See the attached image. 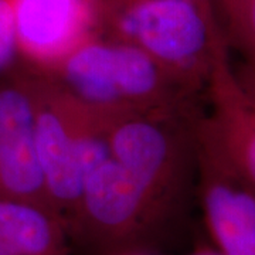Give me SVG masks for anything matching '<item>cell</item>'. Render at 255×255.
I'll use <instances>...</instances> for the list:
<instances>
[{"instance_id":"cell-1","label":"cell","mask_w":255,"mask_h":255,"mask_svg":"<svg viewBox=\"0 0 255 255\" xmlns=\"http://www.w3.org/2000/svg\"><path fill=\"white\" fill-rule=\"evenodd\" d=\"M47 78L111 118L193 117L197 94L133 46L98 36L75 50Z\"/></svg>"},{"instance_id":"cell-2","label":"cell","mask_w":255,"mask_h":255,"mask_svg":"<svg viewBox=\"0 0 255 255\" xmlns=\"http://www.w3.org/2000/svg\"><path fill=\"white\" fill-rule=\"evenodd\" d=\"M102 36L133 46L194 94L206 91L219 47L216 13L187 0H122L102 6Z\"/></svg>"},{"instance_id":"cell-3","label":"cell","mask_w":255,"mask_h":255,"mask_svg":"<svg viewBox=\"0 0 255 255\" xmlns=\"http://www.w3.org/2000/svg\"><path fill=\"white\" fill-rule=\"evenodd\" d=\"M24 71L33 90L36 149L47 194L68 226L85 176L110 150L108 135L115 118L84 105L44 75Z\"/></svg>"},{"instance_id":"cell-4","label":"cell","mask_w":255,"mask_h":255,"mask_svg":"<svg viewBox=\"0 0 255 255\" xmlns=\"http://www.w3.org/2000/svg\"><path fill=\"white\" fill-rule=\"evenodd\" d=\"M194 166L204 223L221 255H255V190L220 150L203 118L194 122Z\"/></svg>"},{"instance_id":"cell-5","label":"cell","mask_w":255,"mask_h":255,"mask_svg":"<svg viewBox=\"0 0 255 255\" xmlns=\"http://www.w3.org/2000/svg\"><path fill=\"white\" fill-rule=\"evenodd\" d=\"M17 65L48 75L102 36L101 0H10Z\"/></svg>"},{"instance_id":"cell-6","label":"cell","mask_w":255,"mask_h":255,"mask_svg":"<svg viewBox=\"0 0 255 255\" xmlns=\"http://www.w3.org/2000/svg\"><path fill=\"white\" fill-rule=\"evenodd\" d=\"M4 75L0 81V193L51 206L37 156L30 77L17 65Z\"/></svg>"},{"instance_id":"cell-7","label":"cell","mask_w":255,"mask_h":255,"mask_svg":"<svg viewBox=\"0 0 255 255\" xmlns=\"http://www.w3.org/2000/svg\"><path fill=\"white\" fill-rule=\"evenodd\" d=\"M210 115L203 118L220 150L255 190V104L230 61L228 43L219 47L206 87Z\"/></svg>"},{"instance_id":"cell-8","label":"cell","mask_w":255,"mask_h":255,"mask_svg":"<svg viewBox=\"0 0 255 255\" xmlns=\"http://www.w3.org/2000/svg\"><path fill=\"white\" fill-rule=\"evenodd\" d=\"M68 230L51 206L0 193V255H68Z\"/></svg>"},{"instance_id":"cell-9","label":"cell","mask_w":255,"mask_h":255,"mask_svg":"<svg viewBox=\"0 0 255 255\" xmlns=\"http://www.w3.org/2000/svg\"><path fill=\"white\" fill-rule=\"evenodd\" d=\"M227 23V43L255 65V0H220Z\"/></svg>"},{"instance_id":"cell-10","label":"cell","mask_w":255,"mask_h":255,"mask_svg":"<svg viewBox=\"0 0 255 255\" xmlns=\"http://www.w3.org/2000/svg\"><path fill=\"white\" fill-rule=\"evenodd\" d=\"M17 65L13 14L10 0H0V75L11 71Z\"/></svg>"},{"instance_id":"cell-11","label":"cell","mask_w":255,"mask_h":255,"mask_svg":"<svg viewBox=\"0 0 255 255\" xmlns=\"http://www.w3.org/2000/svg\"><path fill=\"white\" fill-rule=\"evenodd\" d=\"M236 73H237L240 84L243 85L248 97L254 101L255 104V65L244 63L240 68L236 70Z\"/></svg>"},{"instance_id":"cell-12","label":"cell","mask_w":255,"mask_h":255,"mask_svg":"<svg viewBox=\"0 0 255 255\" xmlns=\"http://www.w3.org/2000/svg\"><path fill=\"white\" fill-rule=\"evenodd\" d=\"M118 1H122V0H101L102 6H107V4H112V3H118ZM187 1H191L197 6H200L201 9L207 10V11H213L214 13V7H213V1L211 0H187Z\"/></svg>"},{"instance_id":"cell-13","label":"cell","mask_w":255,"mask_h":255,"mask_svg":"<svg viewBox=\"0 0 255 255\" xmlns=\"http://www.w3.org/2000/svg\"><path fill=\"white\" fill-rule=\"evenodd\" d=\"M189 255H221L217 250H211V248H199L194 253Z\"/></svg>"},{"instance_id":"cell-14","label":"cell","mask_w":255,"mask_h":255,"mask_svg":"<svg viewBox=\"0 0 255 255\" xmlns=\"http://www.w3.org/2000/svg\"><path fill=\"white\" fill-rule=\"evenodd\" d=\"M133 255H146V254H133Z\"/></svg>"}]
</instances>
